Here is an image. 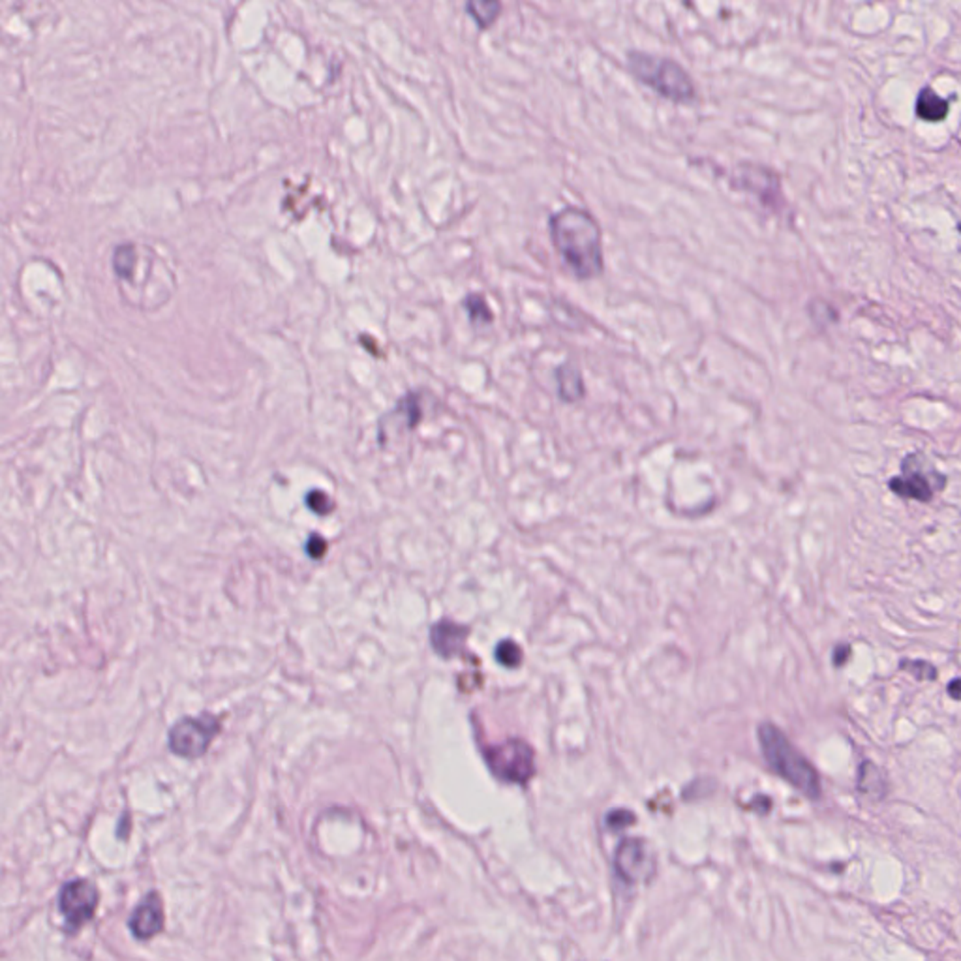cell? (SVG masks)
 Listing matches in <instances>:
<instances>
[{
  "label": "cell",
  "mask_w": 961,
  "mask_h": 961,
  "mask_svg": "<svg viewBox=\"0 0 961 961\" xmlns=\"http://www.w3.org/2000/svg\"><path fill=\"white\" fill-rule=\"evenodd\" d=\"M556 384L558 394L566 402H578L584 396V379L583 372L575 362H566L556 369Z\"/></svg>",
  "instance_id": "12"
},
{
  "label": "cell",
  "mask_w": 961,
  "mask_h": 961,
  "mask_svg": "<svg viewBox=\"0 0 961 961\" xmlns=\"http://www.w3.org/2000/svg\"><path fill=\"white\" fill-rule=\"evenodd\" d=\"M852 656V648L850 644L847 642H841L836 646V650H833V656H832V663L836 668H843L847 665V661L850 659Z\"/></svg>",
  "instance_id": "21"
},
{
  "label": "cell",
  "mask_w": 961,
  "mask_h": 961,
  "mask_svg": "<svg viewBox=\"0 0 961 961\" xmlns=\"http://www.w3.org/2000/svg\"><path fill=\"white\" fill-rule=\"evenodd\" d=\"M128 926L134 937L147 940L164 930V905L158 894H149L132 913Z\"/></svg>",
  "instance_id": "10"
},
{
  "label": "cell",
  "mask_w": 961,
  "mask_h": 961,
  "mask_svg": "<svg viewBox=\"0 0 961 961\" xmlns=\"http://www.w3.org/2000/svg\"><path fill=\"white\" fill-rule=\"evenodd\" d=\"M462 308L468 312V318L474 325H488L494 321L493 308L488 306L485 295L481 294H468L462 299Z\"/></svg>",
  "instance_id": "16"
},
{
  "label": "cell",
  "mask_w": 961,
  "mask_h": 961,
  "mask_svg": "<svg viewBox=\"0 0 961 961\" xmlns=\"http://www.w3.org/2000/svg\"><path fill=\"white\" fill-rule=\"evenodd\" d=\"M469 629L464 625H459L455 622L442 620L430 631V642L432 648L438 651L442 658H455L460 656L466 646Z\"/></svg>",
  "instance_id": "11"
},
{
  "label": "cell",
  "mask_w": 961,
  "mask_h": 961,
  "mask_svg": "<svg viewBox=\"0 0 961 961\" xmlns=\"http://www.w3.org/2000/svg\"><path fill=\"white\" fill-rule=\"evenodd\" d=\"M858 789L867 794H882L884 792V779L879 772V768L872 763H864L860 766V777H858Z\"/></svg>",
  "instance_id": "17"
},
{
  "label": "cell",
  "mask_w": 961,
  "mask_h": 961,
  "mask_svg": "<svg viewBox=\"0 0 961 961\" xmlns=\"http://www.w3.org/2000/svg\"><path fill=\"white\" fill-rule=\"evenodd\" d=\"M496 659H498V663H501L505 667L515 668L522 661V650L513 641H503L496 648Z\"/></svg>",
  "instance_id": "19"
},
{
  "label": "cell",
  "mask_w": 961,
  "mask_h": 961,
  "mask_svg": "<svg viewBox=\"0 0 961 961\" xmlns=\"http://www.w3.org/2000/svg\"><path fill=\"white\" fill-rule=\"evenodd\" d=\"M947 477L926 464L924 455H909L901 464V476L891 479V491L905 500H918L922 503L932 501L937 491H942Z\"/></svg>",
  "instance_id": "5"
},
{
  "label": "cell",
  "mask_w": 961,
  "mask_h": 961,
  "mask_svg": "<svg viewBox=\"0 0 961 961\" xmlns=\"http://www.w3.org/2000/svg\"><path fill=\"white\" fill-rule=\"evenodd\" d=\"M306 551L312 558H321L325 551H327V541H325L321 535H312L311 539H308Z\"/></svg>",
  "instance_id": "22"
},
{
  "label": "cell",
  "mask_w": 961,
  "mask_h": 961,
  "mask_svg": "<svg viewBox=\"0 0 961 961\" xmlns=\"http://www.w3.org/2000/svg\"><path fill=\"white\" fill-rule=\"evenodd\" d=\"M899 668L905 670V673L913 675L918 682H932V680H937V668L928 663V661H922V659H901L899 661Z\"/></svg>",
  "instance_id": "18"
},
{
  "label": "cell",
  "mask_w": 961,
  "mask_h": 961,
  "mask_svg": "<svg viewBox=\"0 0 961 961\" xmlns=\"http://www.w3.org/2000/svg\"><path fill=\"white\" fill-rule=\"evenodd\" d=\"M491 772L503 783L526 785L535 774V753L524 740H507L485 750Z\"/></svg>",
  "instance_id": "4"
},
{
  "label": "cell",
  "mask_w": 961,
  "mask_h": 961,
  "mask_svg": "<svg viewBox=\"0 0 961 961\" xmlns=\"http://www.w3.org/2000/svg\"><path fill=\"white\" fill-rule=\"evenodd\" d=\"M916 115L930 122L945 120L949 115V102L942 100L933 88H922L916 100Z\"/></svg>",
  "instance_id": "13"
},
{
  "label": "cell",
  "mask_w": 961,
  "mask_h": 961,
  "mask_svg": "<svg viewBox=\"0 0 961 961\" xmlns=\"http://www.w3.org/2000/svg\"><path fill=\"white\" fill-rule=\"evenodd\" d=\"M947 693L950 695V699L954 700H961V678H956L949 683L947 687Z\"/></svg>",
  "instance_id": "23"
},
{
  "label": "cell",
  "mask_w": 961,
  "mask_h": 961,
  "mask_svg": "<svg viewBox=\"0 0 961 961\" xmlns=\"http://www.w3.org/2000/svg\"><path fill=\"white\" fill-rule=\"evenodd\" d=\"M627 66L634 78L670 102L687 104L697 98L695 81L675 59L631 51L627 55Z\"/></svg>",
  "instance_id": "3"
},
{
  "label": "cell",
  "mask_w": 961,
  "mask_h": 961,
  "mask_svg": "<svg viewBox=\"0 0 961 961\" xmlns=\"http://www.w3.org/2000/svg\"><path fill=\"white\" fill-rule=\"evenodd\" d=\"M614 867H616V872H618V875L629 882H637L644 879L651 869V860H650V852L646 845L639 840L624 841L618 847V850H616Z\"/></svg>",
  "instance_id": "9"
},
{
  "label": "cell",
  "mask_w": 961,
  "mask_h": 961,
  "mask_svg": "<svg viewBox=\"0 0 961 961\" xmlns=\"http://www.w3.org/2000/svg\"><path fill=\"white\" fill-rule=\"evenodd\" d=\"M137 267V246L132 243L119 244L113 253V270L117 278L132 280Z\"/></svg>",
  "instance_id": "15"
},
{
  "label": "cell",
  "mask_w": 961,
  "mask_h": 961,
  "mask_svg": "<svg viewBox=\"0 0 961 961\" xmlns=\"http://www.w3.org/2000/svg\"><path fill=\"white\" fill-rule=\"evenodd\" d=\"M220 733V719L211 714L178 719L170 731V750L183 758H197L207 753Z\"/></svg>",
  "instance_id": "6"
},
{
  "label": "cell",
  "mask_w": 961,
  "mask_h": 961,
  "mask_svg": "<svg viewBox=\"0 0 961 961\" xmlns=\"http://www.w3.org/2000/svg\"><path fill=\"white\" fill-rule=\"evenodd\" d=\"M731 185L736 190L755 194L768 207H775L777 199L782 197L777 175L763 166L740 164L731 178Z\"/></svg>",
  "instance_id": "8"
},
{
  "label": "cell",
  "mask_w": 961,
  "mask_h": 961,
  "mask_svg": "<svg viewBox=\"0 0 961 961\" xmlns=\"http://www.w3.org/2000/svg\"><path fill=\"white\" fill-rule=\"evenodd\" d=\"M757 734L766 763L777 775H782L787 783L804 792L811 800L821 798L823 787L817 770L775 725L763 723Z\"/></svg>",
  "instance_id": "2"
},
{
  "label": "cell",
  "mask_w": 961,
  "mask_h": 961,
  "mask_svg": "<svg viewBox=\"0 0 961 961\" xmlns=\"http://www.w3.org/2000/svg\"><path fill=\"white\" fill-rule=\"evenodd\" d=\"M100 894L93 882L85 879L70 881L62 886L59 896V909L71 932H78L88 920H93L98 909Z\"/></svg>",
  "instance_id": "7"
},
{
  "label": "cell",
  "mask_w": 961,
  "mask_h": 961,
  "mask_svg": "<svg viewBox=\"0 0 961 961\" xmlns=\"http://www.w3.org/2000/svg\"><path fill=\"white\" fill-rule=\"evenodd\" d=\"M551 241L578 280H592L605 269L600 220L584 209L567 205L549 216Z\"/></svg>",
  "instance_id": "1"
},
{
  "label": "cell",
  "mask_w": 961,
  "mask_h": 961,
  "mask_svg": "<svg viewBox=\"0 0 961 961\" xmlns=\"http://www.w3.org/2000/svg\"><path fill=\"white\" fill-rule=\"evenodd\" d=\"M501 8L503 6L498 0H474V3L466 4V12L481 30L491 29L498 21Z\"/></svg>",
  "instance_id": "14"
},
{
  "label": "cell",
  "mask_w": 961,
  "mask_h": 961,
  "mask_svg": "<svg viewBox=\"0 0 961 961\" xmlns=\"http://www.w3.org/2000/svg\"><path fill=\"white\" fill-rule=\"evenodd\" d=\"M306 501H308V507H311V509L316 511L318 515H327L329 511H333V501H331V498H329L327 494L319 493V491L308 494Z\"/></svg>",
  "instance_id": "20"
}]
</instances>
